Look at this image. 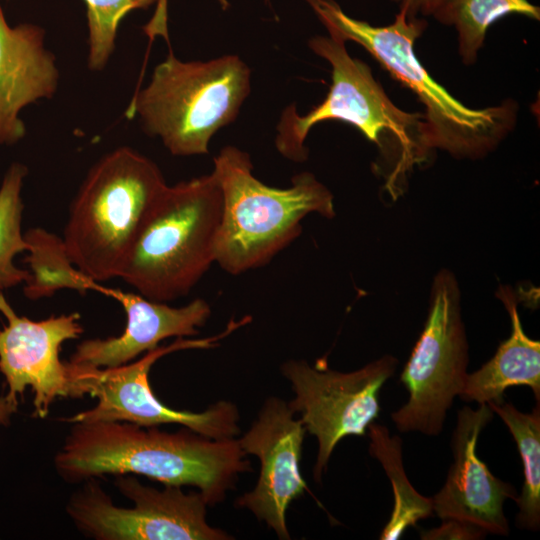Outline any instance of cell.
I'll list each match as a JSON object with an SVG mask.
<instances>
[{"label": "cell", "mask_w": 540, "mask_h": 540, "mask_svg": "<svg viewBox=\"0 0 540 540\" xmlns=\"http://www.w3.org/2000/svg\"><path fill=\"white\" fill-rule=\"evenodd\" d=\"M235 438L211 439L124 421L71 423L54 466L67 483L104 475L138 474L164 485L197 487L208 506L222 502L250 461Z\"/></svg>", "instance_id": "6da1fadb"}, {"label": "cell", "mask_w": 540, "mask_h": 540, "mask_svg": "<svg viewBox=\"0 0 540 540\" xmlns=\"http://www.w3.org/2000/svg\"><path fill=\"white\" fill-rule=\"evenodd\" d=\"M329 35L364 47L395 79L409 88L424 105L428 148L440 149L458 159H479L512 131L517 105L507 100L496 106H465L436 82L414 51L415 40L426 22L409 18L400 9L393 23L372 26L354 19L333 0H306Z\"/></svg>", "instance_id": "7a4b0ae2"}, {"label": "cell", "mask_w": 540, "mask_h": 540, "mask_svg": "<svg viewBox=\"0 0 540 540\" xmlns=\"http://www.w3.org/2000/svg\"><path fill=\"white\" fill-rule=\"evenodd\" d=\"M213 162L222 192L215 263L229 274L268 264L302 233L307 215H336L333 194L310 172L296 174L288 188H275L253 175L250 156L239 148H222Z\"/></svg>", "instance_id": "3957f363"}, {"label": "cell", "mask_w": 540, "mask_h": 540, "mask_svg": "<svg viewBox=\"0 0 540 540\" xmlns=\"http://www.w3.org/2000/svg\"><path fill=\"white\" fill-rule=\"evenodd\" d=\"M222 192L212 173L161 191L142 222L118 278L142 296H186L215 263Z\"/></svg>", "instance_id": "277c9868"}, {"label": "cell", "mask_w": 540, "mask_h": 540, "mask_svg": "<svg viewBox=\"0 0 540 540\" xmlns=\"http://www.w3.org/2000/svg\"><path fill=\"white\" fill-rule=\"evenodd\" d=\"M166 185L157 164L131 147L102 156L69 208L62 238L73 264L96 282L118 278L142 222Z\"/></svg>", "instance_id": "5b68a950"}, {"label": "cell", "mask_w": 540, "mask_h": 540, "mask_svg": "<svg viewBox=\"0 0 540 540\" xmlns=\"http://www.w3.org/2000/svg\"><path fill=\"white\" fill-rule=\"evenodd\" d=\"M345 43L332 35L310 39L311 50L330 63L332 83L326 98L307 114L300 116L291 106L284 110L277 126V150L302 162L308 157L304 142L311 128L325 120H340L356 127L383 153L393 151L400 177L430 150L424 114L397 107L370 67L349 55Z\"/></svg>", "instance_id": "8992f818"}, {"label": "cell", "mask_w": 540, "mask_h": 540, "mask_svg": "<svg viewBox=\"0 0 540 540\" xmlns=\"http://www.w3.org/2000/svg\"><path fill=\"white\" fill-rule=\"evenodd\" d=\"M250 93V69L236 55L184 62L170 51L127 116L161 139L174 156L207 154L212 136L232 123Z\"/></svg>", "instance_id": "52a82bcc"}, {"label": "cell", "mask_w": 540, "mask_h": 540, "mask_svg": "<svg viewBox=\"0 0 540 540\" xmlns=\"http://www.w3.org/2000/svg\"><path fill=\"white\" fill-rule=\"evenodd\" d=\"M460 294L455 275L439 270L424 328L400 375L408 400L391 414L400 432L441 434L447 412L462 390L469 353Z\"/></svg>", "instance_id": "ba28073f"}, {"label": "cell", "mask_w": 540, "mask_h": 540, "mask_svg": "<svg viewBox=\"0 0 540 540\" xmlns=\"http://www.w3.org/2000/svg\"><path fill=\"white\" fill-rule=\"evenodd\" d=\"M251 321L250 316L231 319L219 334L198 339L177 338L122 366L113 368L75 367L81 392L97 398V404L61 420L69 424L93 421H124L142 427L179 424L211 439L234 438L240 432L239 411L231 402L221 400L205 411L175 410L164 405L149 383L152 365L164 355L187 349H210Z\"/></svg>", "instance_id": "9c48e42d"}, {"label": "cell", "mask_w": 540, "mask_h": 540, "mask_svg": "<svg viewBox=\"0 0 540 540\" xmlns=\"http://www.w3.org/2000/svg\"><path fill=\"white\" fill-rule=\"evenodd\" d=\"M114 485L133 507L116 506L96 478L83 482L67 504L66 513L84 536L96 540H228L231 535L206 519L202 493L180 486L159 490L129 474L115 475Z\"/></svg>", "instance_id": "30bf717a"}, {"label": "cell", "mask_w": 540, "mask_h": 540, "mask_svg": "<svg viewBox=\"0 0 540 540\" xmlns=\"http://www.w3.org/2000/svg\"><path fill=\"white\" fill-rule=\"evenodd\" d=\"M398 360L384 355L360 369L339 372L326 363L286 361L281 371L290 382L294 398L288 403L307 432L318 442L313 475L320 482L337 444L347 436H364L379 416V395L394 375Z\"/></svg>", "instance_id": "8fae6325"}, {"label": "cell", "mask_w": 540, "mask_h": 540, "mask_svg": "<svg viewBox=\"0 0 540 540\" xmlns=\"http://www.w3.org/2000/svg\"><path fill=\"white\" fill-rule=\"evenodd\" d=\"M0 312L7 319L0 330V372L8 386L5 396L18 404L17 395L31 387L36 418H45L59 397L82 398L74 366L60 359L63 343L83 333L80 315L34 321L17 315L2 293Z\"/></svg>", "instance_id": "7c38bea8"}, {"label": "cell", "mask_w": 540, "mask_h": 540, "mask_svg": "<svg viewBox=\"0 0 540 540\" xmlns=\"http://www.w3.org/2000/svg\"><path fill=\"white\" fill-rule=\"evenodd\" d=\"M294 414L284 400L270 397L248 431L237 439L247 455L259 459L260 471L253 490L235 504L264 521L280 539H290L288 506L308 491L299 467L306 429Z\"/></svg>", "instance_id": "4fadbf2b"}, {"label": "cell", "mask_w": 540, "mask_h": 540, "mask_svg": "<svg viewBox=\"0 0 540 540\" xmlns=\"http://www.w3.org/2000/svg\"><path fill=\"white\" fill-rule=\"evenodd\" d=\"M493 415L488 404H479L477 409L464 406L458 411L451 441L454 460L443 487L431 498L433 511L441 520L459 519L506 536L510 528L504 503L516 501L517 490L496 477L476 453L479 435Z\"/></svg>", "instance_id": "5bb4252c"}, {"label": "cell", "mask_w": 540, "mask_h": 540, "mask_svg": "<svg viewBox=\"0 0 540 540\" xmlns=\"http://www.w3.org/2000/svg\"><path fill=\"white\" fill-rule=\"evenodd\" d=\"M105 295L116 299L126 313L124 332L106 339H87L78 344L69 362L80 368H113L134 361L140 354L159 347L170 337L199 334L211 315L208 302L196 298L173 307L167 302L150 300L141 294L106 288Z\"/></svg>", "instance_id": "9a60e30c"}, {"label": "cell", "mask_w": 540, "mask_h": 540, "mask_svg": "<svg viewBox=\"0 0 540 540\" xmlns=\"http://www.w3.org/2000/svg\"><path fill=\"white\" fill-rule=\"evenodd\" d=\"M58 81L44 28L32 23L10 26L0 5V145H13L25 136L21 111L53 97Z\"/></svg>", "instance_id": "2e32d148"}, {"label": "cell", "mask_w": 540, "mask_h": 540, "mask_svg": "<svg viewBox=\"0 0 540 540\" xmlns=\"http://www.w3.org/2000/svg\"><path fill=\"white\" fill-rule=\"evenodd\" d=\"M496 297L509 314L511 333L490 360L467 373L459 397L465 402L501 404L509 387L526 386L540 402V342L524 332L513 290L500 286Z\"/></svg>", "instance_id": "e0dca14e"}, {"label": "cell", "mask_w": 540, "mask_h": 540, "mask_svg": "<svg viewBox=\"0 0 540 540\" xmlns=\"http://www.w3.org/2000/svg\"><path fill=\"white\" fill-rule=\"evenodd\" d=\"M29 278L23 293L30 300L50 297L58 290L70 289L84 295L88 291L104 294L106 287L83 274L71 261L62 237L41 227L24 233Z\"/></svg>", "instance_id": "ac0fdd59"}, {"label": "cell", "mask_w": 540, "mask_h": 540, "mask_svg": "<svg viewBox=\"0 0 540 540\" xmlns=\"http://www.w3.org/2000/svg\"><path fill=\"white\" fill-rule=\"evenodd\" d=\"M369 452L383 467L392 484L394 505L379 539L396 540L420 520L434 514L432 498L420 494L410 483L403 465L402 440L391 435L386 426L371 423L368 427Z\"/></svg>", "instance_id": "d6986e66"}, {"label": "cell", "mask_w": 540, "mask_h": 540, "mask_svg": "<svg viewBox=\"0 0 540 540\" xmlns=\"http://www.w3.org/2000/svg\"><path fill=\"white\" fill-rule=\"evenodd\" d=\"M508 427L523 464L524 482L516 502L515 518L519 529L537 531L540 527V407L530 413L519 411L513 404L487 403Z\"/></svg>", "instance_id": "ffe728a7"}, {"label": "cell", "mask_w": 540, "mask_h": 540, "mask_svg": "<svg viewBox=\"0 0 540 540\" xmlns=\"http://www.w3.org/2000/svg\"><path fill=\"white\" fill-rule=\"evenodd\" d=\"M508 14L540 19L539 7L528 0H444L432 15L456 28L459 54L470 65L477 59L488 28Z\"/></svg>", "instance_id": "44dd1931"}, {"label": "cell", "mask_w": 540, "mask_h": 540, "mask_svg": "<svg viewBox=\"0 0 540 540\" xmlns=\"http://www.w3.org/2000/svg\"><path fill=\"white\" fill-rule=\"evenodd\" d=\"M27 174L24 164L14 162L0 185V290L22 284L30 276L28 270L14 263L15 257L27 250L22 232L24 204L21 195Z\"/></svg>", "instance_id": "7402d4cb"}, {"label": "cell", "mask_w": 540, "mask_h": 540, "mask_svg": "<svg viewBox=\"0 0 540 540\" xmlns=\"http://www.w3.org/2000/svg\"><path fill=\"white\" fill-rule=\"evenodd\" d=\"M159 0H84L89 31L88 67L105 68L115 50L121 20L135 9H145Z\"/></svg>", "instance_id": "603a6c76"}, {"label": "cell", "mask_w": 540, "mask_h": 540, "mask_svg": "<svg viewBox=\"0 0 540 540\" xmlns=\"http://www.w3.org/2000/svg\"><path fill=\"white\" fill-rule=\"evenodd\" d=\"M488 532L471 522L446 518L442 519L439 527L421 531L422 540H480L487 536Z\"/></svg>", "instance_id": "cb8c5ba5"}, {"label": "cell", "mask_w": 540, "mask_h": 540, "mask_svg": "<svg viewBox=\"0 0 540 540\" xmlns=\"http://www.w3.org/2000/svg\"><path fill=\"white\" fill-rule=\"evenodd\" d=\"M167 3L168 0H159L154 15L143 27V31L152 41L157 36H162L168 42L167 28Z\"/></svg>", "instance_id": "d4e9b609"}, {"label": "cell", "mask_w": 540, "mask_h": 540, "mask_svg": "<svg viewBox=\"0 0 540 540\" xmlns=\"http://www.w3.org/2000/svg\"><path fill=\"white\" fill-rule=\"evenodd\" d=\"M444 0H400V9L406 12L409 18L422 15H432Z\"/></svg>", "instance_id": "484cf974"}, {"label": "cell", "mask_w": 540, "mask_h": 540, "mask_svg": "<svg viewBox=\"0 0 540 540\" xmlns=\"http://www.w3.org/2000/svg\"><path fill=\"white\" fill-rule=\"evenodd\" d=\"M18 404L10 401L6 396L0 397V424L8 425L11 416L17 411Z\"/></svg>", "instance_id": "4316f807"}, {"label": "cell", "mask_w": 540, "mask_h": 540, "mask_svg": "<svg viewBox=\"0 0 540 540\" xmlns=\"http://www.w3.org/2000/svg\"><path fill=\"white\" fill-rule=\"evenodd\" d=\"M394 1H397V2H399L400 0H394Z\"/></svg>", "instance_id": "83f0119b"}, {"label": "cell", "mask_w": 540, "mask_h": 540, "mask_svg": "<svg viewBox=\"0 0 540 540\" xmlns=\"http://www.w3.org/2000/svg\"><path fill=\"white\" fill-rule=\"evenodd\" d=\"M1 1V0H0Z\"/></svg>", "instance_id": "f1b7e54d"}]
</instances>
